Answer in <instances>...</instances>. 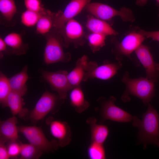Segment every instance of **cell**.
Returning <instances> with one entry per match:
<instances>
[{"instance_id":"27","label":"cell","mask_w":159,"mask_h":159,"mask_svg":"<svg viewBox=\"0 0 159 159\" xmlns=\"http://www.w3.org/2000/svg\"><path fill=\"white\" fill-rule=\"evenodd\" d=\"M87 154L90 159L106 158V153L103 144L91 141L87 150Z\"/></svg>"},{"instance_id":"33","label":"cell","mask_w":159,"mask_h":159,"mask_svg":"<svg viewBox=\"0 0 159 159\" xmlns=\"http://www.w3.org/2000/svg\"><path fill=\"white\" fill-rule=\"evenodd\" d=\"M6 142L0 139V159H8L10 157L7 147L5 145Z\"/></svg>"},{"instance_id":"23","label":"cell","mask_w":159,"mask_h":159,"mask_svg":"<svg viewBox=\"0 0 159 159\" xmlns=\"http://www.w3.org/2000/svg\"><path fill=\"white\" fill-rule=\"evenodd\" d=\"M56 13L46 10L36 24V32L37 34L45 35L54 28V20Z\"/></svg>"},{"instance_id":"11","label":"cell","mask_w":159,"mask_h":159,"mask_svg":"<svg viewBox=\"0 0 159 159\" xmlns=\"http://www.w3.org/2000/svg\"><path fill=\"white\" fill-rule=\"evenodd\" d=\"M122 66L121 61L112 62L105 61L100 65L96 62L86 72L83 82L94 78L102 80H109L116 74Z\"/></svg>"},{"instance_id":"1","label":"cell","mask_w":159,"mask_h":159,"mask_svg":"<svg viewBox=\"0 0 159 159\" xmlns=\"http://www.w3.org/2000/svg\"><path fill=\"white\" fill-rule=\"evenodd\" d=\"M148 105L141 120L133 116L132 125L138 128V141L143 144L144 148L149 144L159 148V115L152 105L149 103Z\"/></svg>"},{"instance_id":"17","label":"cell","mask_w":159,"mask_h":159,"mask_svg":"<svg viewBox=\"0 0 159 159\" xmlns=\"http://www.w3.org/2000/svg\"><path fill=\"white\" fill-rule=\"evenodd\" d=\"M8 47V55H20L26 53L28 48L27 44H24L21 34L15 32L6 35L4 39Z\"/></svg>"},{"instance_id":"28","label":"cell","mask_w":159,"mask_h":159,"mask_svg":"<svg viewBox=\"0 0 159 159\" xmlns=\"http://www.w3.org/2000/svg\"><path fill=\"white\" fill-rule=\"evenodd\" d=\"M11 88L9 79L1 71L0 72V103L2 107H6V100Z\"/></svg>"},{"instance_id":"9","label":"cell","mask_w":159,"mask_h":159,"mask_svg":"<svg viewBox=\"0 0 159 159\" xmlns=\"http://www.w3.org/2000/svg\"><path fill=\"white\" fill-rule=\"evenodd\" d=\"M39 71L43 79L49 85L53 90L57 93L60 99L65 100L68 92L73 88L68 79V72L65 70L52 72L42 69Z\"/></svg>"},{"instance_id":"30","label":"cell","mask_w":159,"mask_h":159,"mask_svg":"<svg viewBox=\"0 0 159 159\" xmlns=\"http://www.w3.org/2000/svg\"><path fill=\"white\" fill-rule=\"evenodd\" d=\"M26 10L37 12H43L45 9L42 4L41 0H24Z\"/></svg>"},{"instance_id":"13","label":"cell","mask_w":159,"mask_h":159,"mask_svg":"<svg viewBox=\"0 0 159 159\" xmlns=\"http://www.w3.org/2000/svg\"><path fill=\"white\" fill-rule=\"evenodd\" d=\"M135 52L145 69L146 77L157 82L159 80V63L154 60L150 48L142 44Z\"/></svg>"},{"instance_id":"35","label":"cell","mask_w":159,"mask_h":159,"mask_svg":"<svg viewBox=\"0 0 159 159\" xmlns=\"http://www.w3.org/2000/svg\"><path fill=\"white\" fill-rule=\"evenodd\" d=\"M148 0H137L135 4L138 6H143L147 4Z\"/></svg>"},{"instance_id":"21","label":"cell","mask_w":159,"mask_h":159,"mask_svg":"<svg viewBox=\"0 0 159 159\" xmlns=\"http://www.w3.org/2000/svg\"><path fill=\"white\" fill-rule=\"evenodd\" d=\"M86 122L90 126L91 141L103 144L109 135V131L106 126L97 123L95 118H88Z\"/></svg>"},{"instance_id":"31","label":"cell","mask_w":159,"mask_h":159,"mask_svg":"<svg viewBox=\"0 0 159 159\" xmlns=\"http://www.w3.org/2000/svg\"><path fill=\"white\" fill-rule=\"evenodd\" d=\"M7 148L10 157H16L20 154L21 143H18L16 141L9 142Z\"/></svg>"},{"instance_id":"24","label":"cell","mask_w":159,"mask_h":159,"mask_svg":"<svg viewBox=\"0 0 159 159\" xmlns=\"http://www.w3.org/2000/svg\"><path fill=\"white\" fill-rule=\"evenodd\" d=\"M106 36L101 34L90 32L86 37L89 46L93 53L99 51L105 44Z\"/></svg>"},{"instance_id":"14","label":"cell","mask_w":159,"mask_h":159,"mask_svg":"<svg viewBox=\"0 0 159 159\" xmlns=\"http://www.w3.org/2000/svg\"><path fill=\"white\" fill-rule=\"evenodd\" d=\"M51 135L57 141L59 146L64 147L69 144L72 133L68 124L64 121L54 120L50 117L46 120Z\"/></svg>"},{"instance_id":"25","label":"cell","mask_w":159,"mask_h":159,"mask_svg":"<svg viewBox=\"0 0 159 159\" xmlns=\"http://www.w3.org/2000/svg\"><path fill=\"white\" fill-rule=\"evenodd\" d=\"M16 11L14 0H0V12L6 20L10 21L12 20Z\"/></svg>"},{"instance_id":"8","label":"cell","mask_w":159,"mask_h":159,"mask_svg":"<svg viewBox=\"0 0 159 159\" xmlns=\"http://www.w3.org/2000/svg\"><path fill=\"white\" fill-rule=\"evenodd\" d=\"M61 100L59 96L46 91L31 112L29 118L34 124L43 119L48 113L56 111Z\"/></svg>"},{"instance_id":"20","label":"cell","mask_w":159,"mask_h":159,"mask_svg":"<svg viewBox=\"0 0 159 159\" xmlns=\"http://www.w3.org/2000/svg\"><path fill=\"white\" fill-rule=\"evenodd\" d=\"M28 66L25 65L22 70L9 78L11 91L23 96L26 93L27 87L26 82L29 77L27 74Z\"/></svg>"},{"instance_id":"2","label":"cell","mask_w":159,"mask_h":159,"mask_svg":"<svg viewBox=\"0 0 159 159\" xmlns=\"http://www.w3.org/2000/svg\"><path fill=\"white\" fill-rule=\"evenodd\" d=\"M122 81L125 86V90L121 98L125 102L130 101L129 96L132 95L140 99L147 105L155 95L156 83L146 77L131 78L129 72L126 71L122 76Z\"/></svg>"},{"instance_id":"7","label":"cell","mask_w":159,"mask_h":159,"mask_svg":"<svg viewBox=\"0 0 159 159\" xmlns=\"http://www.w3.org/2000/svg\"><path fill=\"white\" fill-rule=\"evenodd\" d=\"M116 98L113 96L108 99L101 97L97 99L100 105L101 115L103 119L120 122L132 121L134 116L116 106Z\"/></svg>"},{"instance_id":"6","label":"cell","mask_w":159,"mask_h":159,"mask_svg":"<svg viewBox=\"0 0 159 159\" xmlns=\"http://www.w3.org/2000/svg\"><path fill=\"white\" fill-rule=\"evenodd\" d=\"M18 128L19 132L24 135L30 143L44 152H54L59 146L56 140H49L40 127L32 126H21Z\"/></svg>"},{"instance_id":"12","label":"cell","mask_w":159,"mask_h":159,"mask_svg":"<svg viewBox=\"0 0 159 159\" xmlns=\"http://www.w3.org/2000/svg\"><path fill=\"white\" fill-rule=\"evenodd\" d=\"M91 0H71L63 11L56 13L54 29L58 31L61 29L68 21L81 12Z\"/></svg>"},{"instance_id":"15","label":"cell","mask_w":159,"mask_h":159,"mask_svg":"<svg viewBox=\"0 0 159 159\" xmlns=\"http://www.w3.org/2000/svg\"><path fill=\"white\" fill-rule=\"evenodd\" d=\"M93 62L89 61L86 55H83L77 59L74 68L67 74L69 82L73 88L80 85L86 72L90 69Z\"/></svg>"},{"instance_id":"5","label":"cell","mask_w":159,"mask_h":159,"mask_svg":"<svg viewBox=\"0 0 159 159\" xmlns=\"http://www.w3.org/2000/svg\"><path fill=\"white\" fill-rule=\"evenodd\" d=\"M146 38L139 33L136 28L129 33L120 42L115 38L112 39L114 47L112 52L118 61H121L123 56L132 59L131 54L142 44Z\"/></svg>"},{"instance_id":"19","label":"cell","mask_w":159,"mask_h":159,"mask_svg":"<svg viewBox=\"0 0 159 159\" xmlns=\"http://www.w3.org/2000/svg\"><path fill=\"white\" fill-rule=\"evenodd\" d=\"M22 96L18 93L11 91L7 97L6 107H9L13 115H18L20 118H25L29 113L28 110L24 108L25 104Z\"/></svg>"},{"instance_id":"18","label":"cell","mask_w":159,"mask_h":159,"mask_svg":"<svg viewBox=\"0 0 159 159\" xmlns=\"http://www.w3.org/2000/svg\"><path fill=\"white\" fill-rule=\"evenodd\" d=\"M17 120L15 116L0 121V139L6 142L16 141L18 138Z\"/></svg>"},{"instance_id":"29","label":"cell","mask_w":159,"mask_h":159,"mask_svg":"<svg viewBox=\"0 0 159 159\" xmlns=\"http://www.w3.org/2000/svg\"><path fill=\"white\" fill-rule=\"evenodd\" d=\"M46 10L43 12H37L26 10L21 15V22L27 27L33 26L36 25L39 19Z\"/></svg>"},{"instance_id":"3","label":"cell","mask_w":159,"mask_h":159,"mask_svg":"<svg viewBox=\"0 0 159 159\" xmlns=\"http://www.w3.org/2000/svg\"><path fill=\"white\" fill-rule=\"evenodd\" d=\"M44 35L46 39L44 54V62L49 64L70 61L71 54L69 52H64V44L60 34L54 28Z\"/></svg>"},{"instance_id":"22","label":"cell","mask_w":159,"mask_h":159,"mask_svg":"<svg viewBox=\"0 0 159 159\" xmlns=\"http://www.w3.org/2000/svg\"><path fill=\"white\" fill-rule=\"evenodd\" d=\"M71 90L69 95L70 104L77 112L81 113L88 108L90 103L85 99L80 85L75 87Z\"/></svg>"},{"instance_id":"4","label":"cell","mask_w":159,"mask_h":159,"mask_svg":"<svg viewBox=\"0 0 159 159\" xmlns=\"http://www.w3.org/2000/svg\"><path fill=\"white\" fill-rule=\"evenodd\" d=\"M90 14L100 19L109 21L116 16H119L125 22H134L135 18L132 10L122 7L117 10L111 6L99 2L88 3L85 8Z\"/></svg>"},{"instance_id":"37","label":"cell","mask_w":159,"mask_h":159,"mask_svg":"<svg viewBox=\"0 0 159 159\" xmlns=\"http://www.w3.org/2000/svg\"><path fill=\"white\" fill-rule=\"evenodd\" d=\"M158 16L159 18V13H158Z\"/></svg>"},{"instance_id":"10","label":"cell","mask_w":159,"mask_h":159,"mask_svg":"<svg viewBox=\"0 0 159 159\" xmlns=\"http://www.w3.org/2000/svg\"><path fill=\"white\" fill-rule=\"evenodd\" d=\"M57 31L61 35L65 48H67L71 44L77 48L85 43L86 37L83 27L73 19L68 21L61 29Z\"/></svg>"},{"instance_id":"34","label":"cell","mask_w":159,"mask_h":159,"mask_svg":"<svg viewBox=\"0 0 159 159\" xmlns=\"http://www.w3.org/2000/svg\"><path fill=\"white\" fill-rule=\"evenodd\" d=\"M8 47L4 41V39L1 37H0V58H2L3 56L2 52H4L7 54L8 53Z\"/></svg>"},{"instance_id":"36","label":"cell","mask_w":159,"mask_h":159,"mask_svg":"<svg viewBox=\"0 0 159 159\" xmlns=\"http://www.w3.org/2000/svg\"><path fill=\"white\" fill-rule=\"evenodd\" d=\"M156 5L159 7V0H155Z\"/></svg>"},{"instance_id":"26","label":"cell","mask_w":159,"mask_h":159,"mask_svg":"<svg viewBox=\"0 0 159 159\" xmlns=\"http://www.w3.org/2000/svg\"><path fill=\"white\" fill-rule=\"evenodd\" d=\"M20 158L37 159L42 155L43 152L33 145L21 143Z\"/></svg>"},{"instance_id":"32","label":"cell","mask_w":159,"mask_h":159,"mask_svg":"<svg viewBox=\"0 0 159 159\" xmlns=\"http://www.w3.org/2000/svg\"><path fill=\"white\" fill-rule=\"evenodd\" d=\"M137 31L145 38H150L153 40L159 42V31H147L136 27Z\"/></svg>"},{"instance_id":"16","label":"cell","mask_w":159,"mask_h":159,"mask_svg":"<svg viewBox=\"0 0 159 159\" xmlns=\"http://www.w3.org/2000/svg\"><path fill=\"white\" fill-rule=\"evenodd\" d=\"M86 26L90 32L106 35L116 36L118 34L107 21L96 18L89 14L87 16Z\"/></svg>"}]
</instances>
